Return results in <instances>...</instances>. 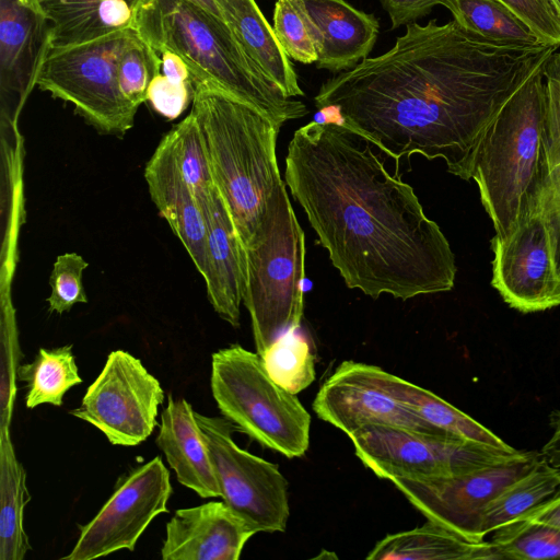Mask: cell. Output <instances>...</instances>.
Wrapping results in <instances>:
<instances>
[{
	"instance_id": "obj_1",
	"label": "cell",
	"mask_w": 560,
	"mask_h": 560,
	"mask_svg": "<svg viewBox=\"0 0 560 560\" xmlns=\"http://www.w3.org/2000/svg\"><path fill=\"white\" fill-rule=\"evenodd\" d=\"M559 48L493 43L454 20L412 22L389 50L325 81L314 101L395 161L442 159L466 180L488 124Z\"/></svg>"
},
{
	"instance_id": "obj_2",
	"label": "cell",
	"mask_w": 560,
	"mask_h": 560,
	"mask_svg": "<svg viewBox=\"0 0 560 560\" xmlns=\"http://www.w3.org/2000/svg\"><path fill=\"white\" fill-rule=\"evenodd\" d=\"M374 147L340 122L313 120L289 143L285 185L348 288L404 301L452 290L447 238Z\"/></svg>"
},
{
	"instance_id": "obj_3",
	"label": "cell",
	"mask_w": 560,
	"mask_h": 560,
	"mask_svg": "<svg viewBox=\"0 0 560 560\" xmlns=\"http://www.w3.org/2000/svg\"><path fill=\"white\" fill-rule=\"evenodd\" d=\"M192 109L217 189L244 248L273 222L281 190L276 155L280 130L271 119L210 82L194 83Z\"/></svg>"
},
{
	"instance_id": "obj_4",
	"label": "cell",
	"mask_w": 560,
	"mask_h": 560,
	"mask_svg": "<svg viewBox=\"0 0 560 560\" xmlns=\"http://www.w3.org/2000/svg\"><path fill=\"white\" fill-rule=\"evenodd\" d=\"M136 31L156 51L171 50L188 66L192 83L210 82L278 127L308 110L287 97L250 59L228 24L187 0H144Z\"/></svg>"
},
{
	"instance_id": "obj_5",
	"label": "cell",
	"mask_w": 560,
	"mask_h": 560,
	"mask_svg": "<svg viewBox=\"0 0 560 560\" xmlns=\"http://www.w3.org/2000/svg\"><path fill=\"white\" fill-rule=\"evenodd\" d=\"M534 72L481 133L466 180L478 186L494 236L504 237L539 203L544 182L545 79Z\"/></svg>"
},
{
	"instance_id": "obj_6",
	"label": "cell",
	"mask_w": 560,
	"mask_h": 560,
	"mask_svg": "<svg viewBox=\"0 0 560 560\" xmlns=\"http://www.w3.org/2000/svg\"><path fill=\"white\" fill-rule=\"evenodd\" d=\"M210 384L219 410L237 430L288 458L306 453L311 416L296 395L272 381L257 352L240 345L215 351Z\"/></svg>"
},
{
	"instance_id": "obj_7",
	"label": "cell",
	"mask_w": 560,
	"mask_h": 560,
	"mask_svg": "<svg viewBox=\"0 0 560 560\" xmlns=\"http://www.w3.org/2000/svg\"><path fill=\"white\" fill-rule=\"evenodd\" d=\"M304 278V232L283 187L271 226L245 248L243 303L259 355L282 334L300 327Z\"/></svg>"
},
{
	"instance_id": "obj_8",
	"label": "cell",
	"mask_w": 560,
	"mask_h": 560,
	"mask_svg": "<svg viewBox=\"0 0 560 560\" xmlns=\"http://www.w3.org/2000/svg\"><path fill=\"white\" fill-rule=\"evenodd\" d=\"M137 34L124 30L65 48H51L36 85L54 97L71 103L98 132L124 137L133 127L138 107L121 93L118 61Z\"/></svg>"
},
{
	"instance_id": "obj_9",
	"label": "cell",
	"mask_w": 560,
	"mask_h": 560,
	"mask_svg": "<svg viewBox=\"0 0 560 560\" xmlns=\"http://www.w3.org/2000/svg\"><path fill=\"white\" fill-rule=\"evenodd\" d=\"M357 457L378 478L460 475L527 456L448 436L428 435L387 424H365L349 435Z\"/></svg>"
},
{
	"instance_id": "obj_10",
	"label": "cell",
	"mask_w": 560,
	"mask_h": 560,
	"mask_svg": "<svg viewBox=\"0 0 560 560\" xmlns=\"http://www.w3.org/2000/svg\"><path fill=\"white\" fill-rule=\"evenodd\" d=\"M223 501L256 533L284 532L290 515L288 482L279 467L241 448L235 425L195 411Z\"/></svg>"
},
{
	"instance_id": "obj_11",
	"label": "cell",
	"mask_w": 560,
	"mask_h": 560,
	"mask_svg": "<svg viewBox=\"0 0 560 560\" xmlns=\"http://www.w3.org/2000/svg\"><path fill=\"white\" fill-rule=\"evenodd\" d=\"M164 390L128 351H112L103 370L70 415L98 429L113 445L136 446L156 427Z\"/></svg>"
},
{
	"instance_id": "obj_12",
	"label": "cell",
	"mask_w": 560,
	"mask_h": 560,
	"mask_svg": "<svg viewBox=\"0 0 560 560\" xmlns=\"http://www.w3.org/2000/svg\"><path fill=\"white\" fill-rule=\"evenodd\" d=\"M170 471L160 456L120 477L98 513L79 526V538L65 560H92L135 546L152 520L167 513Z\"/></svg>"
},
{
	"instance_id": "obj_13",
	"label": "cell",
	"mask_w": 560,
	"mask_h": 560,
	"mask_svg": "<svg viewBox=\"0 0 560 560\" xmlns=\"http://www.w3.org/2000/svg\"><path fill=\"white\" fill-rule=\"evenodd\" d=\"M540 457L533 452L512 462L460 475L433 478H396L390 482L428 521L445 526L464 537L481 541L480 516L508 483L527 471Z\"/></svg>"
},
{
	"instance_id": "obj_14",
	"label": "cell",
	"mask_w": 560,
	"mask_h": 560,
	"mask_svg": "<svg viewBox=\"0 0 560 560\" xmlns=\"http://www.w3.org/2000/svg\"><path fill=\"white\" fill-rule=\"evenodd\" d=\"M491 248V285L511 308L528 314L560 305V279L539 203L510 234L493 236Z\"/></svg>"
},
{
	"instance_id": "obj_15",
	"label": "cell",
	"mask_w": 560,
	"mask_h": 560,
	"mask_svg": "<svg viewBox=\"0 0 560 560\" xmlns=\"http://www.w3.org/2000/svg\"><path fill=\"white\" fill-rule=\"evenodd\" d=\"M313 410L319 419L348 436L373 423L454 438L415 416L384 390L371 374L370 364L352 360L340 363L324 382L313 401Z\"/></svg>"
},
{
	"instance_id": "obj_16",
	"label": "cell",
	"mask_w": 560,
	"mask_h": 560,
	"mask_svg": "<svg viewBox=\"0 0 560 560\" xmlns=\"http://www.w3.org/2000/svg\"><path fill=\"white\" fill-rule=\"evenodd\" d=\"M50 24L32 0H0L2 118L15 119L51 48Z\"/></svg>"
},
{
	"instance_id": "obj_17",
	"label": "cell",
	"mask_w": 560,
	"mask_h": 560,
	"mask_svg": "<svg viewBox=\"0 0 560 560\" xmlns=\"http://www.w3.org/2000/svg\"><path fill=\"white\" fill-rule=\"evenodd\" d=\"M257 534L224 501L178 509L167 522L161 548L164 560H238Z\"/></svg>"
},
{
	"instance_id": "obj_18",
	"label": "cell",
	"mask_w": 560,
	"mask_h": 560,
	"mask_svg": "<svg viewBox=\"0 0 560 560\" xmlns=\"http://www.w3.org/2000/svg\"><path fill=\"white\" fill-rule=\"evenodd\" d=\"M312 33L316 67L342 72L368 58L376 42L380 24L373 14L345 0H295Z\"/></svg>"
},
{
	"instance_id": "obj_19",
	"label": "cell",
	"mask_w": 560,
	"mask_h": 560,
	"mask_svg": "<svg viewBox=\"0 0 560 560\" xmlns=\"http://www.w3.org/2000/svg\"><path fill=\"white\" fill-rule=\"evenodd\" d=\"M200 208L207 223V272L203 279L208 300L222 319L238 327L245 284V248L217 187Z\"/></svg>"
},
{
	"instance_id": "obj_20",
	"label": "cell",
	"mask_w": 560,
	"mask_h": 560,
	"mask_svg": "<svg viewBox=\"0 0 560 560\" xmlns=\"http://www.w3.org/2000/svg\"><path fill=\"white\" fill-rule=\"evenodd\" d=\"M144 178L159 213L170 224L205 278L207 272V223L192 191L177 167L165 135L145 165Z\"/></svg>"
},
{
	"instance_id": "obj_21",
	"label": "cell",
	"mask_w": 560,
	"mask_h": 560,
	"mask_svg": "<svg viewBox=\"0 0 560 560\" xmlns=\"http://www.w3.org/2000/svg\"><path fill=\"white\" fill-rule=\"evenodd\" d=\"M155 442L180 485L205 499L221 497L208 445L185 398L168 395Z\"/></svg>"
},
{
	"instance_id": "obj_22",
	"label": "cell",
	"mask_w": 560,
	"mask_h": 560,
	"mask_svg": "<svg viewBox=\"0 0 560 560\" xmlns=\"http://www.w3.org/2000/svg\"><path fill=\"white\" fill-rule=\"evenodd\" d=\"M50 24L51 48H65L136 30L144 0H32ZM50 48V49H51Z\"/></svg>"
},
{
	"instance_id": "obj_23",
	"label": "cell",
	"mask_w": 560,
	"mask_h": 560,
	"mask_svg": "<svg viewBox=\"0 0 560 560\" xmlns=\"http://www.w3.org/2000/svg\"><path fill=\"white\" fill-rule=\"evenodd\" d=\"M224 22L250 59L287 97L303 96L298 75L255 0H215Z\"/></svg>"
},
{
	"instance_id": "obj_24",
	"label": "cell",
	"mask_w": 560,
	"mask_h": 560,
	"mask_svg": "<svg viewBox=\"0 0 560 560\" xmlns=\"http://www.w3.org/2000/svg\"><path fill=\"white\" fill-rule=\"evenodd\" d=\"M376 383L415 416L433 428L456 439L470 441L503 451H515L490 429L457 409L432 392L371 365Z\"/></svg>"
},
{
	"instance_id": "obj_25",
	"label": "cell",
	"mask_w": 560,
	"mask_h": 560,
	"mask_svg": "<svg viewBox=\"0 0 560 560\" xmlns=\"http://www.w3.org/2000/svg\"><path fill=\"white\" fill-rule=\"evenodd\" d=\"M368 560H497L489 540L475 541L427 520L378 540Z\"/></svg>"
},
{
	"instance_id": "obj_26",
	"label": "cell",
	"mask_w": 560,
	"mask_h": 560,
	"mask_svg": "<svg viewBox=\"0 0 560 560\" xmlns=\"http://www.w3.org/2000/svg\"><path fill=\"white\" fill-rule=\"evenodd\" d=\"M560 489V469L541 456L523 475L508 483L483 509L479 537L516 520Z\"/></svg>"
},
{
	"instance_id": "obj_27",
	"label": "cell",
	"mask_w": 560,
	"mask_h": 560,
	"mask_svg": "<svg viewBox=\"0 0 560 560\" xmlns=\"http://www.w3.org/2000/svg\"><path fill=\"white\" fill-rule=\"evenodd\" d=\"M441 4L460 27L487 40L504 45L545 43L499 0H442Z\"/></svg>"
},
{
	"instance_id": "obj_28",
	"label": "cell",
	"mask_w": 560,
	"mask_h": 560,
	"mask_svg": "<svg viewBox=\"0 0 560 560\" xmlns=\"http://www.w3.org/2000/svg\"><path fill=\"white\" fill-rule=\"evenodd\" d=\"M16 377L27 384L25 405L30 409L44 404L59 407L65 394L82 383L71 345L40 348L32 362L18 368Z\"/></svg>"
},
{
	"instance_id": "obj_29",
	"label": "cell",
	"mask_w": 560,
	"mask_h": 560,
	"mask_svg": "<svg viewBox=\"0 0 560 560\" xmlns=\"http://www.w3.org/2000/svg\"><path fill=\"white\" fill-rule=\"evenodd\" d=\"M0 539L2 560H21L31 548L23 528V511L28 501L25 472L11 444L2 442Z\"/></svg>"
},
{
	"instance_id": "obj_30",
	"label": "cell",
	"mask_w": 560,
	"mask_h": 560,
	"mask_svg": "<svg viewBox=\"0 0 560 560\" xmlns=\"http://www.w3.org/2000/svg\"><path fill=\"white\" fill-rule=\"evenodd\" d=\"M177 167L199 206L215 189L205 139L192 112L166 133Z\"/></svg>"
},
{
	"instance_id": "obj_31",
	"label": "cell",
	"mask_w": 560,
	"mask_h": 560,
	"mask_svg": "<svg viewBox=\"0 0 560 560\" xmlns=\"http://www.w3.org/2000/svg\"><path fill=\"white\" fill-rule=\"evenodd\" d=\"M260 357L272 381L294 395L315 381V358L296 329L282 334Z\"/></svg>"
},
{
	"instance_id": "obj_32",
	"label": "cell",
	"mask_w": 560,
	"mask_h": 560,
	"mask_svg": "<svg viewBox=\"0 0 560 560\" xmlns=\"http://www.w3.org/2000/svg\"><path fill=\"white\" fill-rule=\"evenodd\" d=\"M491 534L489 542L497 560L560 559L559 529L516 520Z\"/></svg>"
},
{
	"instance_id": "obj_33",
	"label": "cell",
	"mask_w": 560,
	"mask_h": 560,
	"mask_svg": "<svg viewBox=\"0 0 560 560\" xmlns=\"http://www.w3.org/2000/svg\"><path fill=\"white\" fill-rule=\"evenodd\" d=\"M161 70V57L140 35L131 38L122 50L117 70L118 85L124 96L135 106L147 102L152 79Z\"/></svg>"
},
{
	"instance_id": "obj_34",
	"label": "cell",
	"mask_w": 560,
	"mask_h": 560,
	"mask_svg": "<svg viewBox=\"0 0 560 560\" xmlns=\"http://www.w3.org/2000/svg\"><path fill=\"white\" fill-rule=\"evenodd\" d=\"M272 28L290 59L310 65L317 61L315 43L308 24L295 0H277Z\"/></svg>"
},
{
	"instance_id": "obj_35",
	"label": "cell",
	"mask_w": 560,
	"mask_h": 560,
	"mask_svg": "<svg viewBox=\"0 0 560 560\" xmlns=\"http://www.w3.org/2000/svg\"><path fill=\"white\" fill-rule=\"evenodd\" d=\"M88 262L77 253L59 255L49 278L50 295L47 299L49 311L62 314L77 303H88L82 283L83 270Z\"/></svg>"
},
{
	"instance_id": "obj_36",
	"label": "cell",
	"mask_w": 560,
	"mask_h": 560,
	"mask_svg": "<svg viewBox=\"0 0 560 560\" xmlns=\"http://www.w3.org/2000/svg\"><path fill=\"white\" fill-rule=\"evenodd\" d=\"M192 80H184L164 74L161 70L152 79L147 102L167 120L178 118L194 98Z\"/></svg>"
},
{
	"instance_id": "obj_37",
	"label": "cell",
	"mask_w": 560,
	"mask_h": 560,
	"mask_svg": "<svg viewBox=\"0 0 560 560\" xmlns=\"http://www.w3.org/2000/svg\"><path fill=\"white\" fill-rule=\"evenodd\" d=\"M545 43L560 45V13L552 0H499Z\"/></svg>"
},
{
	"instance_id": "obj_38",
	"label": "cell",
	"mask_w": 560,
	"mask_h": 560,
	"mask_svg": "<svg viewBox=\"0 0 560 560\" xmlns=\"http://www.w3.org/2000/svg\"><path fill=\"white\" fill-rule=\"evenodd\" d=\"M539 206L550 240L555 270L560 279V162L545 165Z\"/></svg>"
},
{
	"instance_id": "obj_39",
	"label": "cell",
	"mask_w": 560,
	"mask_h": 560,
	"mask_svg": "<svg viewBox=\"0 0 560 560\" xmlns=\"http://www.w3.org/2000/svg\"><path fill=\"white\" fill-rule=\"evenodd\" d=\"M442 0H381L383 9L387 12L392 28L408 25L425 16L433 7L441 4Z\"/></svg>"
},
{
	"instance_id": "obj_40",
	"label": "cell",
	"mask_w": 560,
	"mask_h": 560,
	"mask_svg": "<svg viewBox=\"0 0 560 560\" xmlns=\"http://www.w3.org/2000/svg\"><path fill=\"white\" fill-rule=\"evenodd\" d=\"M516 520L541 524L560 530V489Z\"/></svg>"
},
{
	"instance_id": "obj_41",
	"label": "cell",
	"mask_w": 560,
	"mask_h": 560,
	"mask_svg": "<svg viewBox=\"0 0 560 560\" xmlns=\"http://www.w3.org/2000/svg\"><path fill=\"white\" fill-rule=\"evenodd\" d=\"M549 425L551 435L539 454L548 464L560 469V410L550 412Z\"/></svg>"
},
{
	"instance_id": "obj_42",
	"label": "cell",
	"mask_w": 560,
	"mask_h": 560,
	"mask_svg": "<svg viewBox=\"0 0 560 560\" xmlns=\"http://www.w3.org/2000/svg\"><path fill=\"white\" fill-rule=\"evenodd\" d=\"M187 1L206 9L207 11L211 12L215 16L223 20L222 14L220 12V9H219L215 0H187Z\"/></svg>"
},
{
	"instance_id": "obj_43",
	"label": "cell",
	"mask_w": 560,
	"mask_h": 560,
	"mask_svg": "<svg viewBox=\"0 0 560 560\" xmlns=\"http://www.w3.org/2000/svg\"><path fill=\"white\" fill-rule=\"evenodd\" d=\"M560 13V0H552Z\"/></svg>"
}]
</instances>
